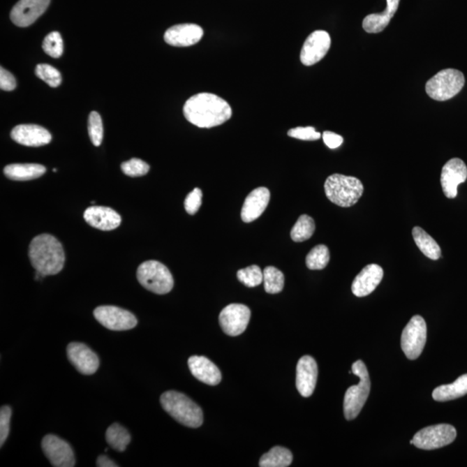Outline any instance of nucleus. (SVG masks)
Masks as SVG:
<instances>
[{
  "instance_id": "11",
  "label": "nucleus",
  "mask_w": 467,
  "mask_h": 467,
  "mask_svg": "<svg viewBox=\"0 0 467 467\" xmlns=\"http://www.w3.org/2000/svg\"><path fill=\"white\" fill-rule=\"evenodd\" d=\"M251 311L242 304H230L219 315V323L225 334L237 336L247 329L251 320Z\"/></svg>"
},
{
  "instance_id": "17",
  "label": "nucleus",
  "mask_w": 467,
  "mask_h": 467,
  "mask_svg": "<svg viewBox=\"0 0 467 467\" xmlns=\"http://www.w3.org/2000/svg\"><path fill=\"white\" fill-rule=\"evenodd\" d=\"M318 379V365L311 356H304L298 362L296 371V387L304 397L313 394Z\"/></svg>"
},
{
  "instance_id": "25",
  "label": "nucleus",
  "mask_w": 467,
  "mask_h": 467,
  "mask_svg": "<svg viewBox=\"0 0 467 467\" xmlns=\"http://www.w3.org/2000/svg\"><path fill=\"white\" fill-rule=\"evenodd\" d=\"M46 172L45 166L39 164H12L6 165L3 173L9 179L28 181L38 179Z\"/></svg>"
},
{
  "instance_id": "6",
  "label": "nucleus",
  "mask_w": 467,
  "mask_h": 467,
  "mask_svg": "<svg viewBox=\"0 0 467 467\" xmlns=\"http://www.w3.org/2000/svg\"><path fill=\"white\" fill-rule=\"evenodd\" d=\"M137 279L142 287L157 295L172 291L175 281L170 270L157 260H147L138 267Z\"/></svg>"
},
{
  "instance_id": "23",
  "label": "nucleus",
  "mask_w": 467,
  "mask_h": 467,
  "mask_svg": "<svg viewBox=\"0 0 467 467\" xmlns=\"http://www.w3.org/2000/svg\"><path fill=\"white\" fill-rule=\"evenodd\" d=\"M189 369L195 378L205 385L216 386L222 380V374L218 367L207 357L193 356L188 360Z\"/></svg>"
},
{
  "instance_id": "29",
  "label": "nucleus",
  "mask_w": 467,
  "mask_h": 467,
  "mask_svg": "<svg viewBox=\"0 0 467 467\" xmlns=\"http://www.w3.org/2000/svg\"><path fill=\"white\" fill-rule=\"evenodd\" d=\"M107 443L110 446L118 452H124L131 441V436L124 427L114 423L106 432Z\"/></svg>"
},
{
  "instance_id": "15",
  "label": "nucleus",
  "mask_w": 467,
  "mask_h": 467,
  "mask_svg": "<svg viewBox=\"0 0 467 467\" xmlns=\"http://www.w3.org/2000/svg\"><path fill=\"white\" fill-rule=\"evenodd\" d=\"M50 0H20L10 12V20L19 27H30L45 13Z\"/></svg>"
},
{
  "instance_id": "5",
  "label": "nucleus",
  "mask_w": 467,
  "mask_h": 467,
  "mask_svg": "<svg viewBox=\"0 0 467 467\" xmlns=\"http://www.w3.org/2000/svg\"><path fill=\"white\" fill-rule=\"evenodd\" d=\"M351 371L358 376L359 383L357 385L350 387L345 394L343 400V413L346 420L351 421L357 417L364 406L370 394L371 379L366 365L362 360L355 362L351 366Z\"/></svg>"
},
{
  "instance_id": "32",
  "label": "nucleus",
  "mask_w": 467,
  "mask_h": 467,
  "mask_svg": "<svg viewBox=\"0 0 467 467\" xmlns=\"http://www.w3.org/2000/svg\"><path fill=\"white\" fill-rule=\"evenodd\" d=\"M330 262V251L325 245H318L309 253L306 263L311 270L324 269Z\"/></svg>"
},
{
  "instance_id": "13",
  "label": "nucleus",
  "mask_w": 467,
  "mask_h": 467,
  "mask_svg": "<svg viewBox=\"0 0 467 467\" xmlns=\"http://www.w3.org/2000/svg\"><path fill=\"white\" fill-rule=\"evenodd\" d=\"M332 39L328 32L315 31L304 43L300 61L306 66H311L324 59L331 48Z\"/></svg>"
},
{
  "instance_id": "4",
  "label": "nucleus",
  "mask_w": 467,
  "mask_h": 467,
  "mask_svg": "<svg viewBox=\"0 0 467 467\" xmlns=\"http://www.w3.org/2000/svg\"><path fill=\"white\" fill-rule=\"evenodd\" d=\"M325 193L333 204L348 208L356 205L364 193V186L357 177L333 175L325 183Z\"/></svg>"
},
{
  "instance_id": "22",
  "label": "nucleus",
  "mask_w": 467,
  "mask_h": 467,
  "mask_svg": "<svg viewBox=\"0 0 467 467\" xmlns=\"http://www.w3.org/2000/svg\"><path fill=\"white\" fill-rule=\"evenodd\" d=\"M270 193L266 187H259L251 191L245 199L242 209V220L252 223L259 218L269 204Z\"/></svg>"
},
{
  "instance_id": "10",
  "label": "nucleus",
  "mask_w": 467,
  "mask_h": 467,
  "mask_svg": "<svg viewBox=\"0 0 467 467\" xmlns=\"http://www.w3.org/2000/svg\"><path fill=\"white\" fill-rule=\"evenodd\" d=\"M94 316L101 325L111 331H128L135 328L137 318L129 311L114 306H103L94 311Z\"/></svg>"
},
{
  "instance_id": "1",
  "label": "nucleus",
  "mask_w": 467,
  "mask_h": 467,
  "mask_svg": "<svg viewBox=\"0 0 467 467\" xmlns=\"http://www.w3.org/2000/svg\"><path fill=\"white\" fill-rule=\"evenodd\" d=\"M184 114L191 124L201 128H211L225 123L232 117L230 104L211 93H200L188 99Z\"/></svg>"
},
{
  "instance_id": "28",
  "label": "nucleus",
  "mask_w": 467,
  "mask_h": 467,
  "mask_svg": "<svg viewBox=\"0 0 467 467\" xmlns=\"http://www.w3.org/2000/svg\"><path fill=\"white\" fill-rule=\"evenodd\" d=\"M292 454L290 450L282 447H274L260 458V467H288L292 464Z\"/></svg>"
},
{
  "instance_id": "26",
  "label": "nucleus",
  "mask_w": 467,
  "mask_h": 467,
  "mask_svg": "<svg viewBox=\"0 0 467 467\" xmlns=\"http://www.w3.org/2000/svg\"><path fill=\"white\" fill-rule=\"evenodd\" d=\"M467 394V374L459 376L451 385L437 387L433 391V400L437 401H447L457 399Z\"/></svg>"
},
{
  "instance_id": "24",
  "label": "nucleus",
  "mask_w": 467,
  "mask_h": 467,
  "mask_svg": "<svg viewBox=\"0 0 467 467\" xmlns=\"http://www.w3.org/2000/svg\"><path fill=\"white\" fill-rule=\"evenodd\" d=\"M400 0H387V8L381 13L370 14L363 21L364 30L368 34H379L388 27L399 7Z\"/></svg>"
},
{
  "instance_id": "9",
  "label": "nucleus",
  "mask_w": 467,
  "mask_h": 467,
  "mask_svg": "<svg viewBox=\"0 0 467 467\" xmlns=\"http://www.w3.org/2000/svg\"><path fill=\"white\" fill-rule=\"evenodd\" d=\"M427 341V325L422 316L415 315L401 334V346L408 359L415 360L422 354Z\"/></svg>"
},
{
  "instance_id": "35",
  "label": "nucleus",
  "mask_w": 467,
  "mask_h": 467,
  "mask_svg": "<svg viewBox=\"0 0 467 467\" xmlns=\"http://www.w3.org/2000/svg\"><path fill=\"white\" fill-rule=\"evenodd\" d=\"M36 75L52 88H57L61 84L60 72L49 64H38L36 68Z\"/></svg>"
},
{
  "instance_id": "16",
  "label": "nucleus",
  "mask_w": 467,
  "mask_h": 467,
  "mask_svg": "<svg viewBox=\"0 0 467 467\" xmlns=\"http://www.w3.org/2000/svg\"><path fill=\"white\" fill-rule=\"evenodd\" d=\"M68 360L83 375L95 374L99 368L97 355L82 343H71L67 347Z\"/></svg>"
},
{
  "instance_id": "3",
  "label": "nucleus",
  "mask_w": 467,
  "mask_h": 467,
  "mask_svg": "<svg viewBox=\"0 0 467 467\" xmlns=\"http://www.w3.org/2000/svg\"><path fill=\"white\" fill-rule=\"evenodd\" d=\"M161 403L172 418L188 428H199L204 422L201 408L186 394L177 391H168L162 394Z\"/></svg>"
},
{
  "instance_id": "33",
  "label": "nucleus",
  "mask_w": 467,
  "mask_h": 467,
  "mask_svg": "<svg viewBox=\"0 0 467 467\" xmlns=\"http://www.w3.org/2000/svg\"><path fill=\"white\" fill-rule=\"evenodd\" d=\"M43 49L47 55L53 57V59H59L64 53V42L59 32H50L43 40Z\"/></svg>"
},
{
  "instance_id": "18",
  "label": "nucleus",
  "mask_w": 467,
  "mask_h": 467,
  "mask_svg": "<svg viewBox=\"0 0 467 467\" xmlns=\"http://www.w3.org/2000/svg\"><path fill=\"white\" fill-rule=\"evenodd\" d=\"M204 36L202 27L195 24H181L169 28L164 38L168 45L175 47H188L195 45Z\"/></svg>"
},
{
  "instance_id": "42",
  "label": "nucleus",
  "mask_w": 467,
  "mask_h": 467,
  "mask_svg": "<svg viewBox=\"0 0 467 467\" xmlns=\"http://www.w3.org/2000/svg\"><path fill=\"white\" fill-rule=\"evenodd\" d=\"M323 140L325 144L331 149H336L339 147L343 142L342 136L336 135V133L325 131L323 133Z\"/></svg>"
},
{
  "instance_id": "30",
  "label": "nucleus",
  "mask_w": 467,
  "mask_h": 467,
  "mask_svg": "<svg viewBox=\"0 0 467 467\" xmlns=\"http://www.w3.org/2000/svg\"><path fill=\"white\" fill-rule=\"evenodd\" d=\"M314 231V220L309 215L300 216L291 230L292 240L296 242L309 240L313 237Z\"/></svg>"
},
{
  "instance_id": "37",
  "label": "nucleus",
  "mask_w": 467,
  "mask_h": 467,
  "mask_svg": "<svg viewBox=\"0 0 467 467\" xmlns=\"http://www.w3.org/2000/svg\"><path fill=\"white\" fill-rule=\"evenodd\" d=\"M121 168L122 172H124L126 176L131 177L144 176L147 175L150 170V166L147 163L135 158L122 163Z\"/></svg>"
},
{
  "instance_id": "14",
  "label": "nucleus",
  "mask_w": 467,
  "mask_h": 467,
  "mask_svg": "<svg viewBox=\"0 0 467 467\" xmlns=\"http://www.w3.org/2000/svg\"><path fill=\"white\" fill-rule=\"evenodd\" d=\"M467 179V168L461 158H454L446 163L441 171L440 183L443 193L447 198H455L458 186Z\"/></svg>"
},
{
  "instance_id": "27",
  "label": "nucleus",
  "mask_w": 467,
  "mask_h": 467,
  "mask_svg": "<svg viewBox=\"0 0 467 467\" xmlns=\"http://www.w3.org/2000/svg\"><path fill=\"white\" fill-rule=\"evenodd\" d=\"M412 235L415 244L417 245L423 255L433 260L440 258L441 249L439 244L424 230H422L421 227H414Z\"/></svg>"
},
{
  "instance_id": "19",
  "label": "nucleus",
  "mask_w": 467,
  "mask_h": 467,
  "mask_svg": "<svg viewBox=\"0 0 467 467\" xmlns=\"http://www.w3.org/2000/svg\"><path fill=\"white\" fill-rule=\"evenodd\" d=\"M10 137L17 143L27 147H42L52 141L48 130L38 125H19L10 133Z\"/></svg>"
},
{
  "instance_id": "12",
  "label": "nucleus",
  "mask_w": 467,
  "mask_h": 467,
  "mask_svg": "<svg viewBox=\"0 0 467 467\" xmlns=\"http://www.w3.org/2000/svg\"><path fill=\"white\" fill-rule=\"evenodd\" d=\"M43 454L50 464L55 467H73L75 464L73 449L66 441L53 434H48L42 440Z\"/></svg>"
},
{
  "instance_id": "2",
  "label": "nucleus",
  "mask_w": 467,
  "mask_h": 467,
  "mask_svg": "<svg viewBox=\"0 0 467 467\" xmlns=\"http://www.w3.org/2000/svg\"><path fill=\"white\" fill-rule=\"evenodd\" d=\"M29 257L36 271L45 276L59 274L64 269L63 245L52 235L42 234L36 237L31 242Z\"/></svg>"
},
{
  "instance_id": "34",
  "label": "nucleus",
  "mask_w": 467,
  "mask_h": 467,
  "mask_svg": "<svg viewBox=\"0 0 467 467\" xmlns=\"http://www.w3.org/2000/svg\"><path fill=\"white\" fill-rule=\"evenodd\" d=\"M238 280L248 288H255L263 282V272L256 265L246 267L237 272Z\"/></svg>"
},
{
  "instance_id": "31",
  "label": "nucleus",
  "mask_w": 467,
  "mask_h": 467,
  "mask_svg": "<svg viewBox=\"0 0 467 467\" xmlns=\"http://www.w3.org/2000/svg\"><path fill=\"white\" fill-rule=\"evenodd\" d=\"M263 283L267 293L275 295L281 292L284 288V274L276 267H267L263 271Z\"/></svg>"
},
{
  "instance_id": "7",
  "label": "nucleus",
  "mask_w": 467,
  "mask_h": 467,
  "mask_svg": "<svg viewBox=\"0 0 467 467\" xmlns=\"http://www.w3.org/2000/svg\"><path fill=\"white\" fill-rule=\"evenodd\" d=\"M464 85L465 77L462 72L447 68L429 80L426 92L433 100L445 101L457 96Z\"/></svg>"
},
{
  "instance_id": "20",
  "label": "nucleus",
  "mask_w": 467,
  "mask_h": 467,
  "mask_svg": "<svg viewBox=\"0 0 467 467\" xmlns=\"http://www.w3.org/2000/svg\"><path fill=\"white\" fill-rule=\"evenodd\" d=\"M383 277V270L378 264H370L358 274L351 285V291L357 297L371 295L378 288Z\"/></svg>"
},
{
  "instance_id": "41",
  "label": "nucleus",
  "mask_w": 467,
  "mask_h": 467,
  "mask_svg": "<svg viewBox=\"0 0 467 467\" xmlns=\"http://www.w3.org/2000/svg\"><path fill=\"white\" fill-rule=\"evenodd\" d=\"M16 86L17 82L13 75L1 67L0 68V88L5 91H12L15 89Z\"/></svg>"
},
{
  "instance_id": "43",
  "label": "nucleus",
  "mask_w": 467,
  "mask_h": 467,
  "mask_svg": "<svg viewBox=\"0 0 467 467\" xmlns=\"http://www.w3.org/2000/svg\"><path fill=\"white\" fill-rule=\"evenodd\" d=\"M96 466L98 467H117L118 465L115 464L113 461L107 456L101 455L98 457L96 461Z\"/></svg>"
},
{
  "instance_id": "21",
  "label": "nucleus",
  "mask_w": 467,
  "mask_h": 467,
  "mask_svg": "<svg viewBox=\"0 0 467 467\" xmlns=\"http://www.w3.org/2000/svg\"><path fill=\"white\" fill-rule=\"evenodd\" d=\"M83 216L90 226L104 231L117 229L121 223V216L114 209L104 206H90Z\"/></svg>"
},
{
  "instance_id": "39",
  "label": "nucleus",
  "mask_w": 467,
  "mask_h": 467,
  "mask_svg": "<svg viewBox=\"0 0 467 467\" xmlns=\"http://www.w3.org/2000/svg\"><path fill=\"white\" fill-rule=\"evenodd\" d=\"M202 193L199 188H195L193 191L188 194L184 200V208L188 214L195 215L199 211L202 205Z\"/></svg>"
},
{
  "instance_id": "38",
  "label": "nucleus",
  "mask_w": 467,
  "mask_h": 467,
  "mask_svg": "<svg viewBox=\"0 0 467 467\" xmlns=\"http://www.w3.org/2000/svg\"><path fill=\"white\" fill-rule=\"evenodd\" d=\"M12 417V408L3 406L0 409V447L6 443L10 432V422Z\"/></svg>"
},
{
  "instance_id": "36",
  "label": "nucleus",
  "mask_w": 467,
  "mask_h": 467,
  "mask_svg": "<svg viewBox=\"0 0 467 467\" xmlns=\"http://www.w3.org/2000/svg\"><path fill=\"white\" fill-rule=\"evenodd\" d=\"M89 135L94 146L99 147L103 139V125L101 117L97 112H91L89 117Z\"/></svg>"
},
{
  "instance_id": "40",
  "label": "nucleus",
  "mask_w": 467,
  "mask_h": 467,
  "mask_svg": "<svg viewBox=\"0 0 467 467\" xmlns=\"http://www.w3.org/2000/svg\"><path fill=\"white\" fill-rule=\"evenodd\" d=\"M288 135L295 139L302 140H317L321 138L320 133L317 132L313 126H306V128L299 126V128H292L289 130Z\"/></svg>"
},
{
  "instance_id": "8",
  "label": "nucleus",
  "mask_w": 467,
  "mask_h": 467,
  "mask_svg": "<svg viewBox=\"0 0 467 467\" xmlns=\"http://www.w3.org/2000/svg\"><path fill=\"white\" fill-rule=\"evenodd\" d=\"M457 431L454 426L438 424L427 427L415 434L413 438L416 447L422 450H434L454 443Z\"/></svg>"
}]
</instances>
